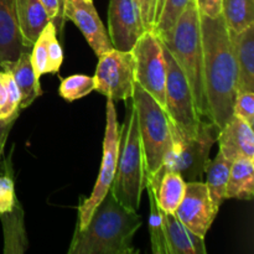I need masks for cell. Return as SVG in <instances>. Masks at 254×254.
I'll use <instances>...</instances> for the list:
<instances>
[{
  "instance_id": "cell-17",
  "label": "cell",
  "mask_w": 254,
  "mask_h": 254,
  "mask_svg": "<svg viewBox=\"0 0 254 254\" xmlns=\"http://www.w3.org/2000/svg\"><path fill=\"white\" fill-rule=\"evenodd\" d=\"M169 254H206L205 238L189 230L174 213L164 212Z\"/></svg>"
},
{
  "instance_id": "cell-3",
  "label": "cell",
  "mask_w": 254,
  "mask_h": 254,
  "mask_svg": "<svg viewBox=\"0 0 254 254\" xmlns=\"http://www.w3.org/2000/svg\"><path fill=\"white\" fill-rule=\"evenodd\" d=\"M161 42L185 74L200 117L203 121L211 122L203 79V49L200 14L195 0L189 1L173 31L168 37L161 40Z\"/></svg>"
},
{
  "instance_id": "cell-4",
  "label": "cell",
  "mask_w": 254,
  "mask_h": 254,
  "mask_svg": "<svg viewBox=\"0 0 254 254\" xmlns=\"http://www.w3.org/2000/svg\"><path fill=\"white\" fill-rule=\"evenodd\" d=\"M121 131L118 163L111 192L126 207L138 211L141 195L148 185V173L139 134L136 111L131 98Z\"/></svg>"
},
{
  "instance_id": "cell-7",
  "label": "cell",
  "mask_w": 254,
  "mask_h": 254,
  "mask_svg": "<svg viewBox=\"0 0 254 254\" xmlns=\"http://www.w3.org/2000/svg\"><path fill=\"white\" fill-rule=\"evenodd\" d=\"M166 64L165 112L169 119L183 135L192 138L198 133L203 119L196 109L192 92L185 74L164 46Z\"/></svg>"
},
{
  "instance_id": "cell-35",
  "label": "cell",
  "mask_w": 254,
  "mask_h": 254,
  "mask_svg": "<svg viewBox=\"0 0 254 254\" xmlns=\"http://www.w3.org/2000/svg\"><path fill=\"white\" fill-rule=\"evenodd\" d=\"M201 16L217 17L222 14V0H195Z\"/></svg>"
},
{
  "instance_id": "cell-20",
  "label": "cell",
  "mask_w": 254,
  "mask_h": 254,
  "mask_svg": "<svg viewBox=\"0 0 254 254\" xmlns=\"http://www.w3.org/2000/svg\"><path fill=\"white\" fill-rule=\"evenodd\" d=\"M254 197V159L238 158L232 161L226 188V200L250 201Z\"/></svg>"
},
{
  "instance_id": "cell-37",
  "label": "cell",
  "mask_w": 254,
  "mask_h": 254,
  "mask_svg": "<svg viewBox=\"0 0 254 254\" xmlns=\"http://www.w3.org/2000/svg\"><path fill=\"white\" fill-rule=\"evenodd\" d=\"M7 98V91H6V84H5L4 74L2 72H0V109L4 107L5 102Z\"/></svg>"
},
{
  "instance_id": "cell-19",
  "label": "cell",
  "mask_w": 254,
  "mask_h": 254,
  "mask_svg": "<svg viewBox=\"0 0 254 254\" xmlns=\"http://www.w3.org/2000/svg\"><path fill=\"white\" fill-rule=\"evenodd\" d=\"M1 68L11 74L17 88H19L20 94H21L20 108H27L29 106H31L35 99L41 96L40 81H37L35 77L30 51L22 52L17 57V60H15L14 62L5 64L4 66H1Z\"/></svg>"
},
{
  "instance_id": "cell-11",
  "label": "cell",
  "mask_w": 254,
  "mask_h": 254,
  "mask_svg": "<svg viewBox=\"0 0 254 254\" xmlns=\"http://www.w3.org/2000/svg\"><path fill=\"white\" fill-rule=\"evenodd\" d=\"M217 213L218 208L213 205L203 181L186 183L185 195L174 215L189 230L205 238Z\"/></svg>"
},
{
  "instance_id": "cell-39",
  "label": "cell",
  "mask_w": 254,
  "mask_h": 254,
  "mask_svg": "<svg viewBox=\"0 0 254 254\" xmlns=\"http://www.w3.org/2000/svg\"><path fill=\"white\" fill-rule=\"evenodd\" d=\"M60 2H61V5H62V9H64V0H60Z\"/></svg>"
},
{
  "instance_id": "cell-13",
  "label": "cell",
  "mask_w": 254,
  "mask_h": 254,
  "mask_svg": "<svg viewBox=\"0 0 254 254\" xmlns=\"http://www.w3.org/2000/svg\"><path fill=\"white\" fill-rule=\"evenodd\" d=\"M64 19L71 20L82 31L97 56L113 49L103 22L93 5V0H64Z\"/></svg>"
},
{
  "instance_id": "cell-5",
  "label": "cell",
  "mask_w": 254,
  "mask_h": 254,
  "mask_svg": "<svg viewBox=\"0 0 254 254\" xmlns=\"http://www.w3.org/2000/svg\"><path fill=\"white\" fill-rule=\"evenodd\" d=\"M131 101L136 111L149 181L160 170L173 148V123L165 109L136 83Z\"/></svg>"
},
{
  "instance_id": "cell-8",
  "label": "cell",
  "mask_w": 254,
  "mask_h": 254,
  "mask_svg": "<svg viewBox=\"0 0 254 254\" xmlns=\"http://www.w3.org/2000/svg\"><path fill=\"white\" fill-rule=\"evenodd\" d=\"M106 133L103 140V155H102L101 169H99L98 178L91 196L83 201L78 207V222L77 227L83 228L89 222L94 208L103 200L116 176L117 163H118L119 143H121V131L117 119L116 104L112 99L107 98L106 106Z\"/></svg>"
},
{
  "instance_id": "cell-33",
  "label": "cell",
  "mask_w": 254,
  "mask_h": 254,
  "mask_svg": "<svg viewBox=\"0 0 254 254\" xmlns=\"http://www.w3.org/2000/svg\"><path fill=\"white\" fill-rule=\"evenodd\" d=\"M46 11L47 16L50 17L51 22L56 29V35L59 37L62 36V30H64V9L60 2V0H40Z\"/></svg>"
},
{
  "instance_id": "cell-32",
  "label": "cell",
  "mask_w": 254,
  "mask_h": 254,
  "mask_svg": "<svg viewBox=\"0 0 254 254\" xmlns=\"http://www.w3.org/2000/svg\"><path fill=\"white\" fill-rule=\"evenodd\" d=\"M47 56H49V73H59L64 61V52L56 35V29L50 31L47 40Z\"/></svg>"
},
{
  "instance_id": "cell-34",
  "label": "cell",
  "mask_w": 254,
  "mask_h": 254,
  "mask_svg": "<svg viewBox=\"0 0 254 254\" xmlns=\"http://www.w3.org/2000/svg\"><path fill=\"white\" fill-rule=\"evenodd\" d=\"M140 10L141 20L145 30H153L155 24V6L156 0H136Z\"/></svg>"
},
{
  "instance_id": "cell-2",
  "label": "cell",
  "mask_w": 254,
  "mask_h": 254,
  "mask_svg": "<svg viewBox=\"0 0 254 254\" xmlns=\"http://www.w3.org/2000/svg\"><path fill=\"white\" fill-rule=\"evenodd\" d=\"M143 223L138 211L118 202L111 190L83 228L76 226L68 254H134L133 238Z\"/></svg>"
},
{
  "instance_id": "cell-9",
  "label": "cell",
  "mask_w": 254,
  "mask_h": 254,
  "mask_svg": "<svg viewBox=\"0 0 254 254\" xmlns=\"http://www.w3.org/2000/svg\"><path fill=\"white\" fill-rule=\"evenodd\" d=\"M135 64V83L165 109L166 64L163 42L153 30L144 32L131 49Z\"/></svg>"
},
{
  "instance_id": "cell-1",
  "label": "cell",
  "mask_w": 254,
  "mask_h": 254,
  "mask_svg": "<svg viewBox=\"0 0 254 254\" xmlns=\"http://www.w3.org/2000/svg\"><path fill=\"white\" fill-rule=\"evenodd\" d=\"M203 49V79L210 119L222 129L233 116L237 96V68L225 17L200 15Z\"/></svg>"
},
{
  "instance_id": "cell-6",
  "label": "cell",
  "mask_w": 254,
  "mask_h": 254,
  "mask_svg": "<svg viewBox=\"0 0 254 254\" xmlns=\"http://www.w3.org/2000/svg\"><path fill=\"white\" fill-rule=\"evenodd\" d=\"M220 129L210 121H203L198 133L192 138L183 135L173 124V148L166 156L160 170L148 185L155 188L165 171H175L186 181H202L207 164L210 163V151L217 141Z\"/></svg>"
},
{
  "instance_id": "cell-24",
  "label": "cell",
  "mask_w": 254,
  "mask_h": 254,
  "mask_svg": "<svg viewBox=\"0 0 254 254\" xmlns=\"http://www.w3.org/2000/svg\"><path fill=\"white\" fill-rule=\"evenodd\" d=\"M222 15L230 32H241L254 25V0H222Z\"/></svg>"
},
{
  "instance_id": "cell-38",
  "label": "cell",
  "mask_w": 254,
  "mask_h": 254,
  "mask_svg": "<svg viewBox=\"0 0 254 254\" xmlns=\"http://www.w3.org/2000/svg\"><path fill=\"white\" fill-rule=\"evenodd\" d=\"M164 1H165V0H156V6H155V22H156V20H158L159 15H160L161 10H163ZM154 25H155V24H154Z\"/></svg>"
},
{
  "instance_id": "cell-10",
  "label": "cell",
  "mask_w": 254,
  "mask_h": 254,
  "mask_svg": "<svg viewBox=\"0 0 254 254\" xmlns=\"http://www.w3.org/2000/svg\"><path fill=\"white\" fill-rule=\"evenodd\" d=\"M96 91L107 98L128 101L135 87V64L131 51L112 49L99 56L96 73Z\"/></svg>"
},
{
  "instance_id": "cell-26",
  "label": "cell",
  "mask_w": 254,
  "mask_h": 254,
  "mask_svg": "<svg viewBox=\"0 0 254 254\" xmlns=\"http://www.w3.org/2000/svg\"><path fill=\"white\" fill-rule=\"evenodd\" d=\"M189 1L190 0H165L164 1L163 10H161L153 29V31L159 36V39L163 40L170 35L176 21L180 17L181 12L185 10Z\"/></svg>"
},
{
  "instance_id": "cell-16",
  "label": "cell",
  "mask_w": 254,
  "mask_h": 254,
  "mask_svg": "<svg viewBox=\"0 0 254 254\" xmlns=\"http://www.w3.org/2000/svg\"><path fill=\"white\" fill-rule=\"evenodd\" d=\"M230 34L237 68V92H254V25Z\"/></svg>"
},
{
  "instance_id": "cell-23",
  "label": "cell",
  "mask_w": 254,
  "mask_h": 254,
  "mask_svg": "<svg viewBox=\"0 0 254 254\" xmlns=\"http://www.w3.org/2000/svg\"><path fill=\"white\" fill-rule=\"evenodd\" d=\"M231 165L232 163L218 150L216 158L210 160L205 170V184L208 189L211 200L217 208H220L223 201L226 200V188H227L228 178H230Z\"/></svg>"
},
{
  "instance_id": "cell-36",
  "label": "cell",
  "mask_w": 254,
  "mask_h": 254,
  "mask_svg": "<svg viewBox=\"0 0 254 254\" xmlns=\"http://www.w3.org/2000/svg\"><path fill=\"white\" fill-rule=\"evenodd\" d=\"M15 121L16 119H9V121L0 119V171L6 170V160L4 159L5 143H6L7 135H9Z\"/></svg>"
},
{
  "instance_id": "cell-25",
  "label": "cell",
  "mask_w": 254,
  "mask_h": 254,
  "mask_svg": "<svg viewBox=\"0 0 254 254\" xmlns=\"http://www.w3.org/2000/svg\"><path fill=\"white\" fill-rule=\"evenodd\" d=\"M146 192L150 203V215H149V231H150L151 251L154 254H169L166 243L165 225H164V211L156 201L155 193L150 185H146Z\"/></svg>"
},
{
  "instance_id": "cell-27",
  "label": "cell",
  "mask_w": 254,
  "mask_h": 254,
  "mask_svg": "<svg viewBox=\"0 0 254 254\" xmlns=\"http://www.w3.org/2000/svg\"><path fill=\"white\" fill-rule=\"evenodd\" d=\"M96 88L94 77L87 74H72L61 79L60 84V96L68 102L77 101L88 96Z\"/></svg>"
},
{
  "instance_id": "cell-31",
  "label": "cell",
  "mask_w": 254,
  "mask_h": 254,
  "mask_svg": "<svg viewBox=\"0 0 254 254\" xmlns=\"http://www.w3.org/2000/svg\"><path fill=\"white\" fill-rule=\"evenodd\" d=\"M16 201L14 180L10 174L0 175V215L12 211Z\"/></svg>"
},
{
  "instance_id": "cell-21",
  "label": "cell",
  "mask_w": 254,
  "mask_h": 254,
  "mask_svg": "<svg viewBox=\"0 0 254 254\" xmlns=\"http://www.w3.org/2000/svg\"><path fill=\"white\" fill-rule=\"evenodd\" d=\"M0 220L4 230V253H24L27 248V238L24 227V215L19 201H16L12 211L0 215Z\"/></svg>"
},
{
  "instance_id": "cell-14",
  "label": "cell",
  "mask_w": 254,
  "mask_h": 254,
  "mask_svg": "<svg viewBox=\"0 0 254 254\" xmlns=\"http://www.w3.org/2000/svg\"><path fill=\"white\" fill-rule=\"evenodd\" d=\"M220 151L232 163L238 158L254 159V131L250 124L238 117L232 118L218 133Z\"/></svg>"
},
{
  "instance_id": "cell-28",
  "label": "cell",
  "mask_w": 254,
  "mask_h": 254,
  "mask_svg": "<svg viewBox=\"0 0 254 254\" xmlns=\"http://www.w3.org/2000/svg\"><path fill=\"white\" fill-rule=\"evenodd\" d=\"M54 24L49 22L39 35L35 44L32 45L30 56H31V64L34 68L35 77L40 81V77L44 73H49V56H47V40H49L50 31L54 29Z\"/></svg>"
},
{
  "instance_id": "cell-29",
  "label": "cell",
  "mask_w": 254,
  "mask_h": 254,
  "mask_svg": "<svg viewBox=\"0 0 254 254\" xmlns=\"http://www.w3.org/2000/svg\"><path fill=\"white\" fill-rule=\"evenodd\" d=\"M6 84L7 98L5 102L4 107L0 109V119L2 121H9V119H17L20 113V103H21V94H20L19 88L15 83L14 78L7 71L2 72Z\"/></svg>"
},
{
  "instance_id": "cell-30",
  "label": "cell",
  "mask_w": 254,
  "mask_h": 254,
  "mask_svg": "<svg viewBox=\"0 0 254 254\" xmlns=\"http://www.w3.org/2000/svg\"><path fill=\"white\" fill-rule=\"evenodd\" d=\"M233 116L238 117L253 128L254 126V92L243 91L237 92Z\"/></svg>"
},
{
  "instance_id": "cell-15",
  "label": "cell",
  "mask_w": 254,
  "mask_h": 254,
  "mask_svg": "<svg viewBox=\"0 0 254 254\" xmlns=\"http://www.w3.org/2000/svg\"><path fill=\"white\" fill-rule=\"evenodd\" d=\"M31 51L22 40L15 0H0V66L14 62L22 52Z\"/></svg>"
},
{
  "instance_id": "cell-22",
  "label": "cell",
  "mask_w": 254,
  "mask_h": 254,
  "mask_svg": "<svg viewBox=\"0 0 254 254\" xmlns=\"http://www.w3.org/2000/svg\"><path fill=\"white\" fill-rule=\"evenodd\" d=\"M185 190L186 181L175 171L163 173L158 185L153 189L159 206L166 213H175L185 195Z\"/></svg>"
},
{
  "instance_id": "cell-12",
  "label": "cell",
  "mask_w": 254,
  "mask_h": 254,
  "mask_svg": "<svg viewBox=\"0 0 254 254\" xmlns=\"http://www.w3.org/2000/svg\"><path fill=\"white\" fill-rule=\"evenodd\" d=\"M145 31L136 0H109L108 36L113 49L131 51Z\"/></svg>"
},
{
  "instance_id": "cell-18",
  "label": "cell",
  "mask_w": 254,
  "mask_h": 254,
  "mask_svg": "<svg viewBox=\"0 0 254 254\" xmlns=\"http://www.w3.org/2000/svg\"><path fill=\"white\" fill-rule=\"evenodd\" d=\"M15 9L25 46L31 50L39 35L51 20L40 0H15Z\"/></svg>"
}]
</instances>
